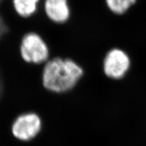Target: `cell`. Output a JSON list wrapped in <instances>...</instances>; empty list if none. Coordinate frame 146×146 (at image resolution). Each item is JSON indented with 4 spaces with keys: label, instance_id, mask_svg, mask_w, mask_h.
<instances>
[{
    "label": "cell",
    "instance_id": "cell-1",
    "mask_svg": "<svg viewBox=\"0 0 146 146\" xmlns=\"http://www.w3.org/2000/svg\"><path fill=\"white\" fill-rule=\"evenodd\" d=\"M84 74L83 67L70 58L55 56L44 64L41 72L43 87L50 92L64 94L76 86Z\"/></svg>",
    "mask_w": 146,
    "mask_h": 146
},
{
    "label": "cell",
    "instance_id": "cell-3",
    "mask_svg": "<svg viewBox=\"0 0 146 146\" xmlns=\"http://www.w3.org/2000/svg\"><path fill=\"white\" fill-rule=\"evenodd\" d=\"M131 60L125 50L112 48L106 53L103 60V71L107 77L120 80L125 77L131 68Z\"/></svg>",
    "mask_w": 146,
    "mask_h": 146
},
{
    "label": "cell",
    "instance_id": "cell-6",
    "mask_svg": "<svg viewBox=\"0 0 146 146\" xmlns=\"http://www.w3.org/2000/svg\"><path fill=\"white\" fill-rule=\"evenodd\" d=\"M41 0H12V5L16 15L24 19H29L38 11Z\"/></svg>",
    "mask_w": 146,
    "mask_h": 146
},
{
    "label": "cell",
    "instance_id": "cell-10",
    "mask_svg": "<svg viewBox=\"0 0 146 146\" xmlns=\"http://www.w3.org/2000/svg\"><path fill=\"white\" fill-rule=\"evenodd\" d=\"M0 91H1V86H0Z\"/></svg>",
    "mask_w": 146,
    "mask_h": 146
},
{
    "label": "cell",
    "instance_id": "cell-2",
    "mask_svg": "<svg viewBox=\"0 0 146 146\" xmlns=\"http://www.w3.org/2000/svg\"><path fill=\"white\" fill-rule=\"evenodd\" d=\"M18 51L24 62L35 66L45 64L50 60L51 54L46 40L35 31H29L23 35Z\"/></svg>",
    "mask_w": 146,
    "mask_h": 146
},
{
    "label": "cell",
    "instance_id": "cell-9",
    "mask_svg": "<svg viewBox=\"0 0 146 146\" xmlns=\"http://www.w3.org/2000/svg\"><path fill=\"white\" fill-rule=\"evenodd\" d=\"M4 1H5V0H0V6H1V4H2Z\"/></svg>",
    "mask_w": 146,
    "mask_h": 146
},
{
    "label": "cell",
    "instance_id": "cell-4",
    "mask_svg": "<svg viewBox=\"0 0 146 146\" xmlns=\"http://www.w3.org/2000/svg\"><path fill=\"white\" fill-rule=\"evenodd\" d=\"M41 129V120L35 113L21 114L15 120L12 127V132L16 139L23 141L32 140Z\"/></svg>",
    "mask_w": 146,
    "mask_h": 146
},
{
    "label": "cell",
    "instance_id": "cell-5",
    "mask_svg": "<svg viewBox=\"0 0 146 146\" xmlns=\"http://www.w3.org/2000/svg\"><path fill=\"white\" fill-rule=\"evenodd\" d=\"M43 8L47 19L55 25H64L70 20L69 0H44Z\"/></svg>",
    "mask_w": 146,
    "mask_h": 146
},
{
    "label": "cell",
    "instance_id": "cell-8",
    "mask_svg": "<svg viewBox=\"0 0 146 146\" xmlns=\"http://www.w3.org/2000/svg\"><path fill=\"white\" fill-rule=\"evenodd\" d=\"M10 26L3 15L0 12V43L10 33Z\"/></svg>",
    "mask_w": 146,
    "mask_h": 146
},
{
    "label": "cell",
    "instance_id": "cell-7",
    "mask_svg": "<svg viewBox=\"0 0 146 146\" xmlns=\"http://www.w3.org/2000/svg\"><path fill=\"white\" fill-rule=\"evenodd\" d=\"M137 0H105L107 8L116 15H123L135 4Z\"/></svg>",
    "mask_w": 146,
    "mask_h": 146
}]
</instances>
